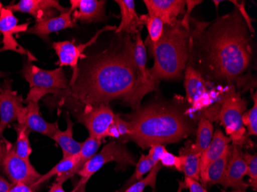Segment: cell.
Masks as SVG:
<instances>
[{"label": "cell", "instance_id": "obj_41", "mask_svg": "<svg viewBox=\"0 0 257 192\" xmlns=\"http://www.w3.org/2000/svg\"><path fill=\"white\" fill-rule=\"evenodd\" d=\"M7 141L5 138H3L2 141H0V168L2 167L4 158L7 154Z\"/></svg>", "mask_w": 257, "mask_h": 192}, {"label": "cell", "instance_id": "obj_17", "mask_svg": "<svg viewBox=\"0 0 257 192\" xmlns=\"http://www.w3.org/2000/svg\"><path fill=\"white\" fill-rule=\"evenodd\" d=\"M17 121L25 125L30 131H34L46 136L52 137L59 129L58 122L50 123L41 116L38 102H29L27 106L20 108L17 114Z\"/></svg>", "mask_w": 257, "mask_h": 192}, {"label": "cell", "instance_id": "obj_22", "mask_svg": "<svg viewBox=\"0 0 257 192\" xmlns=\"http://www.w3.org/2000/svg\"><path fill=\"white\" fill-rule=\"evenodd\" d=\"M230 139L219 128L214 131L211 142L200 157V174L210 163L225 154L230 146Z\"/></svg>", "mask_w": 257, "mask_h": 192}, {"label": "cell", "instance_id": "obj_11", "mask_svg": "<svg viewBox=\"0 0 257 192\" xmlns=\"http://www.w3.org/2000/svg\"><path fill=\"white\" fill-rule=\"evenodd\" d=\"M134 59L137 66L138 79L137 88L128 105L134 110H137L141 107V101L149 92L155 90L157 84L154 83L149 76L147 68V54L145 43L143 41L140 33L134 37Z\"/></svg>", "mask_w": 257, "mask_h": 192}, {"label": "cell", "instance_id": "obj_31", "mask_svg": "<svg viewBox=\"0 0 257 192\" xmlns=\"http://www.w3.org/2000/svg\"><path fill=\"white\" fill-rule=\"evenodd\" d=\"M162 168L160 162L148 173L145 177H143L140 181L134 183L125 189L124 192H144L147 186L152 187L154 192L156 191V183H157V174Z\"/></svg>", "mask_w": 257, "mask_h": 192}, {"label": "cell", "instance_id": "obj_8", "mask_svg": "<svg viewBox=\"0 0 257 192\" xmlns=\"http://www.w3.org/2000/svg\"><path fill=\"white\" fill-rule=\"evenodd\" d=\"M185 89L186 100L191 105L189 112H194L207 108L218 97L217 92L209 89V82L189 62L185 70Z\"/></svg>", "mask_w": 257, "mask_h": 192}, {"label": "cell", "instance_id": "obj_42", "mask_svg": "<svg viewBox=\"0 0 257 192\" xmlns=\"http://www.w3.org/2000/svg\"><path fill=\"white\" fill-rule=\"evenodd\" d=\"M49 192H68L66 191V190L63 189V184L60 182H57V181H56V182L53 183V184H52L51 187H50V190H49ZM69 192H76V187H75L74 189H73V190H71V191Z\"/></svg>", "mask_w": 257, "mask_h": 192}, {"label": "cell", "instance_id": "obj_16", "mask_svg": "<svg viewBox=\"0 0 257 192\" xmlns=\"http://www.w3.org/2000/svg\"><path fill=\"white\" fill-rule=\"evenodd\" d=\"M23 102L25 101L23 95L13 90L12 81L6 79L0 92V139L4 138L3 134L8 125L17 120V114Z\"/></svg>", "mask_w": 257, "mask_h": 192}, {"label": "cell", "instance_id": "obj_9", "mask_svg": "<svg viewBox=\"0 0 257 192\" xmlns=\"http://www.w3.org/2000/svg\"><path fill=\"white\" fill-rule=\"evenodd\" d=\"M115 26H106L105 28L98 30L89 42L84 44H75V41H60L55 42L52 45L53 50L56 52L59 60L56 63V65L63 67V66H69L73 70L71 79L69 81V86L74 83L77 77L78 69H79V59H86L87 56L85 55L84 51L86 48L92 46L97 40L98 37L102 34L103 32L111 31V30H116Z\"/></svg>", "mask_w": 257, "mask_h": 192}, {"label": "cell", "instance_id": "obj_3", "mask_svg": "<svg viewBox=\"0 0 257 192\" xmlns=\"http://www.w3.org/2000/svg\"><path fill=\"white\" fill-rule=\"evenodd\" d=\"M131 133L124 143L132 141L140 148L171 144L187 138L194 130L191 120L177 106L152 104L127 115Z\"/></svg>", "mask_w": 257, "mask_h": 192}, {"label": "cell", "instance_id": "obj_19", "mask_svg": "<svg viewBox=\"0 0 257 192\" xmlns=\"http://www.w3.org/2000/svg\"><path fill=\"white\" fill-rule=\"evenodd\" d=\"M70 11L72 19L76 23H91L102 22L105 20V6L104 0H70Z\"/></svg>", "mask_w": 257, "mask_h": 192}, {"label": "cell", "instance_id": "obj_6", "mask_svg": "<svg viewBox=\"0 0 257 192\" xmlns=\"http://www.w3.org/2000/svg\"><path fill=\"white\" fill-rule=\"evenodd\" d=\"M246 107V101L241 98L234 88L229 89L223 95L219 118L232 145H247V134L242 119Z\"/></svg>", "mask_w": 257, "mask_h": 192}, {"label": "cell", "instance_id": "obj_47", "mask_svg": "<svg viewBox=\"0 0 257 192\" xmlns=\"http://www.w3.org/2000/svg\"><path fill=\"white\" fill-rule=\"evenodd\" d=\"M3 8H4V7H3V4L0 2V10H2Z\"/></svg>", "mask_w": 257, "mask_h": 192}, {"label": "cell", "instance_id": "obj_24", "mask_svg": "<svg viewBox=\"0 0 257 192\" xmlns=\"http://www.w3.org/2000/svg\"><path fill=\"white\" fill-rule=\"evenodd\" d=\"M66 120L67 123L66 129L65 131H61L59 128L51 138L61 148L63 151V158L78 154L80 151L82 144H83V142H78L73 138L74 123L72 122L71 118L68 113L66 114Z\"/></svg>", "mask_w": 257, "mask_h": 192}, {"label": "cell", "instance_id": "obj_27", "mask_svg": "<svg viewBox=\"0 0 257 192\" xmlns=\"http://www.w3.org/2000/svg\"><path fill=\"white\" fill-rule=\"evenodd\" d=\"M213 133V124L209 118L202 115L198 122L196 142L193 143L195 151L200 156L206 151L211 142Z\"/></svg>", "mask_w": 257, "mask_h": 192}, {"label": "cell", "instance_id": "obj_45", "mask_svg": "<svg viewBox=\"0 0 257 192\" xmlns=\"http://www.w3.org/2000/svg\"><path fill=\"white\" fill-rule=\"evenodd\" d=\"M184 188H186L184 181H179V187L177 192H182Z\"/></svg>", "mask_w": 257, "mask_h": 192}, {"label": "cell", "instance_id": "obj_33", "mask_svg": "<svg viewBox=\"0 0 257 192\" xmlns=\"http://www.w3.org/2000/svg\"><path fill=\"white\" fill-rule=\"evenodd\" d=\"M253 106L247 112L242 114V124L247 128V134L249 135H257V95L256 92L252 95Z\"/></svg>", "mask_w": 257, "mask_h": 192}, {"label": "cell", "instance_id": "obj_37", "mask_svg": "<svg viewBox=\"0 0 257 192\" xmlns=\"http://www.w3.org/2000/svg\"><path fill=\"white\" fill-rule=\"evenodd\" d=\"M231 2L235 4L236 8L239 10V14H240L241 17H242L245 23H246L249 32H250L251 33H254V29L253 27H252V21H251L250 17L248 15L247 12H246V9H245V4H244V2L238 3L237 1H231Z\"/></svg>", "mask_w": 257, "mask_h": 192}, {"label": "cell", "instance_id": "obj_21", "mask_svg": "<svg viewBox=\"0 0 257 192\" xmlns=\"http://www.w3.org/2000/svg\"><path fill=\"white\" fill-rule=\"evenodd\" d=\"M115 3L119 6L121 13L120 24L116 27L115 34L123 33L134 38L144 27L136 11L135 2L134 0H115Z\"/></svg>", "mask_w": 257, "mask_h": 192}, {"label": "cell", "instance_id": "obj_1", "mask_svg": "<svg viewBox=\"0 0 257 192\" xmlns=\"http://www.w3.org/2000/svg\"><path fill=\"white\" fill-rule=\"evenodd\" d=\"M83 60L66 96L85 106L109 105L115 99L128 105L138 79L132 37L116 34L106 50Z\"/></svg>", "mask_w": 257, "mask_h": 192}, {"label": "cell", "instance_id": "obj_2", "mask_svg": "<svg viewBox=\"0 0 257 192\" xmlns=\"http://www.w3.org/2000/svg\"><path fill=\"white\" fill-rule=\"evenodd\" d=\"M250 33L236 8L212 24L198 23L191 33V46L198 51L194 69L210 80L234 82L252 60Z\"/></svg>", "mask_w": 257, "mask_h": 192}, {"label": "cell", "instance_id": "obj_12", "mask_svg": "<svg viewBox=\"0 0 257 192\" xmlns=\"http://www.w3.org/2000/svg\"><path fill=\"white\" fill-rule=\"evenodd\" d=\"M76 116L78 121L87 128L89 136L102 141L113 122L115 114L109 105L102 104L96 106H85L83 111L76 112Z\"/></svg>", "mask_w": 257, "mask_h": 192}, {"label": "cell", "instance_id": "obj_25", "mask_svg": "<svg viewBox=\"0 0 257 192\" xmlns=\"http://www.w3.org/2000/svg\"><path fill=\"white\" fill-rule=\"evenodd\" d=\"M101 144H102V140L89 136V138L86 141H83V144H82V148H81L80 151L79 152V161H78L76 167L69 172L57 176L56 181L63 184L65 181H67L68 179L71 178V177H74L76 174H77L79 171L83 168V166L86 164V163L89 161L96 154Z\"/></svg>", "mask_w": 257, "mask_h": 192}, {"label": "cell", "instance_id": "obj_20", "mask_svg": "<svg viewBox=\"0 0 257 192\" xmlns=\"http://www.w3.org/2000/svg\"><path fill=\"white\" fill-rule=\"evenodd\" d=\"M74 27H76V24L72 19V12L69 9L66 13L60 14L53 18L37 22L33 27L28 29L26 33L37 35L42 40L48 42L49 36L52 33H58L66 29Z\"/></svg>", "mask_w": 257, "mask_h": 192}, {"label": "cell", "instance_id": "obj_4", "mask_svg": "<svg viewBox=\"0 0 257 192\" xmlns=\"http://www.w3.org/2000/svg\"><path fill=\"white\" fill-rule=\"evenodd\" d=\"M191 43V30L181 20L166 26L157 43H147L154 59V66L148 69L150 79L157 84L162 79L180 77L188 63Z\"/></svg>", "mask_w": 257, "mask_h": 192}, {"label": "cell", "instance_id": "obj_14", "mask_svg": "<svg viewBox=\"0 0 257 192\" xmlns=\"http://www.w3.org/2000/svg\"><path fill=\"white\" fill-rule=\"evenodd\" d=\"M246 174L247 166L244 159V153L240 146L232 145L226 174L220 184L226 189L230 187L236 191L244 192L249 187L243 180Z\"/></svg>", "mask_w": 257, "mask_h": 192}, {"label": "cell", "instance_id": "obj_7", "mask_svg": "<svg viewBox=\"0 0 257 192\" xmlns=\"http://www.w3.org/2000/svg\"><path fill=\"white\" fill-rule=\"evenodd\" d=\"M109 162L116 163L117 168L122 170L125 169L128 166L137 164L135 157L127 149L125 144L122 141L112 140L87 161L79 171L77 174L80 176L79 182L80 184H87L89 178L95 173Z\"/></svg>", "mask_w": 257, "mask_h": 192}, {"label": "cell", "instance_id": "obj_30", "mask_svg": "<svg viewBox=\"0 0 257 192\" xmlns=\"http://www.w3.org/2000/svg\"><path fill=\"white\" fill-rule=\"evenodd\" d=\"M144 25L146 26L148 31L149 36L146 40L147 43H156L160 40L164 31V23L160 19L154 16L144 14L140 16Z\"/></svg>", "mask_w": 257, "mask_h": 192}, {"label": "cell", "instance_id": "obj_29", "mask_svg": "<svg viewBox=\"0 0 257 192\" xmlns=\"http://www.w3.org/2000/svg\"><path fill=\"white\" fill-rule=\"evenodd\" d=\"M14 125L17 135V141L14 145L16 153L20 158L30 161V154L33 152L29 138L31 131L25 125L19 123Z\"/></svg>", "mask_w": 257, "mask_h": 192}, {"label": "cell", "instance_id": "obj_32", "mask_svg": "<svg viewBox=\"0 0 257 192\" xmlns=\"http://www.w3.org/2000/svg\"><path fill=\"white\" fill-rule=\"evenodd\" d=\"M155 166V164L152 162L148 155L143 154L139 159L138 162L136 164L135 172L133 174L132 177L128 179V181L125 185V187H128L134 183L141 180L144 176L146 174H148Z\"/></svg>", "mask_w": 257, "mask_h": 192}, {"label": "cell", "instance_id": "obj_40", "mask_svg": "<svg viewBox=\"0 0 257 192\" xmlns=\"http://www.w3.org/2000/svg\"><path fill=\"white\" fill-rule=\"evenodd\" d=\"M186 1V14H185L184 17L190 18V14L193 11V9L195 7L201 4L202 1H193V0H185Z\"/></svg>", "mask_w": 257, "mask_h": 192}, {"label": "cell", "instance_id": "obj_36", "mask_svg": "<svg viewBox=\"0 0 257 192\" xmlns=\"http://www.w3.org/2000/svg\"><path fill=\"white\" fill-rule=\"evenodd\" d=\"M165 146L160 144H157V145H152L150 147V151H149L148 155L150 159L151 160L152 162L154 163L155 165L159 164L163 157V154L167 152Z\"/></svg>", "mask_w": 257, "mask_h": 192}, {"label": "cell", "instance_id": "obj_18", "mask_svg": "<svg viewBox=\"0 0 257 192\" xmlns=\"http://www.w3.org/2000/svg\"><path fill=\"white\" fill-rule=\"evenodd\" d=\"M144 3L149 15L158 17L166 26L174 25L179 16L186 14L184 0H144Z\"/></svg>", "mask_w": 257, "mask_h": 192}, {"label": "cell", "instance_id": "obj_44", "mask_svg": "<svg viewBox=\"0 0 257 192\" xmlns=\"http://www.w3.org/2000/svg\"><path fill=\"white\" fill-rule=\"evenodd\" d=\"M86 184H80V183L78 181V182H76V185H75L76 192H86Z\"/></svg>", "mask_w": 257, "mask_h": 192}, {"label": "cell", "instance_id": "obj_26", "mask_svg": "<svg viewBox=\"0 0 257 192\" xmlns=\"http://www.w3.org/2000/svg\"><path fill=\"white\" fill-rule=\"evenodd\" d=\"M182 159L181 171L185 177H190L199 181L200 174V157L193 148V143H187V145L180 151Z\"/></svg>", "mask_w": 257, "mask_h": 192}, {"label": "cell", "instance_id": "obj_13", "mask_svg": "<svg viewBox=\"0 0 257 192\" xmlns=\"http://www.w3.org/2000/svg\"><path fill=\"white\" fill-rule=\"evenodd\" d=\"M18 19L14 15V13L7 7L0 10V34L3 35V46L0 49V52L10 50L27 56L31 62L37 60L30 52L20 46L14 38V34L27 32L29 29L30 23L18 25Z\"/></svg>", "mask_w": 257, "mask_h": 192}, {"label": "cell", "instance_id": "obj_5", "mask_svg": "<svg viewBox=\"0 0 257 192\" xmlns=\"http://www.w3.org/2000/svg\"><path fill=\"white\" fill-rule=\"evenodd\" d=\"M30 84V92L26 102H39L47 94L66 95L70 89L69 82L61 67L53 70H44L32 64L30 59L23 63L21 72Z\"/></svg>", "mask_w": 257, "mask_h": 192}, {"label": "cell", "instance_id": "obj_35", "mask_svg": "<svg viewBox=\"0 0 257 192\" xmlns=\"http://www.w3.org/2000/svg\"><path fill=\"white\" fill-rule=\"evenodd\" d=\"M160 164L162 166L167 167H174L177 171H181L182 159L180 156H176L172 153L167 152L163 154L161 159H160Z\"/></svg>", "mask_w": 257, "mask_h": 192}, {"label": "cell", "instance_id": "obj_48", "mask_svg": "<svg viewBox=\"0 0 257 192\" xmlns=\"http://www.w3.org/2000/svg\"><path fill=\"white\" fill-rule=\"evenodd\" d=\"M1 90H2V88L0 87V92H1Z\"/></svg>", "mask_w": 257, "mask_h": 192}, {"label": "cell", "instance_id": "obj_46", "mask_svg": "<svg viewBox=\"0 0 257 192\" xmlns=\"http://www.w3.org/2000/svg\"><path fill=\"white\" fill-rule=\"evenodd\" d=\"M1 49V48H0ZM4 76V73H3L1 71H0V78L3 77Z\"/></svg>", "mask_w": 257, "mask_h": 192}, {"label": "cell", "instance_id": "obj_39", "mask_svg": "<svg viewBox=\"0 0 257 192\" xmlns=\"http://www.w3.org/2000/svg\"><path fill=\"white\" fill-rule=\"evenodd\" d=\"M37 188L34 185L25 184V183H17L11 184L9 192H36Z\"/></svg>", "mask_w": 257, "mask_h": 192}, {"label": "cell", "instance_id": "obj_38", "mask_svg": "<svg viewBox=\"0 0 257 192\" xmlns=\"http://www.w3.org/2000/svg\"><path fill=\"white\" fill-rule=\"evenodd\" d=\"M184 182L186 188H188L190 192H206L205 187L194 179L185 177Z\"/></svg>", "mask_w": 257, "mask_h": 192}, {"label": "cell", "instance_id": "obj_34", "mask_svg": "<svg viewBox=\"0 0 257 192\" xmlns=\"http://www.w3.org/2000/svg\"><path fill=\"white\" fill-rule=\"evenodd\" d=\"M244 159L247 166V175L249 181L248 184L249 187L256 190L257 187V156L256 154H250L249 153L244 154Z\"/></svg>", "mask_w": 257, "mask_h": 192}, {"label": "cell", "instance_id": "obj_23", "mask_svg": "<svg viewBox=\"0 0 257 192\" xmlns=\"http://www.w3.org/2000/svg\"><path fill=\"white\" fill-rule=\"evenodd\" d=\"M231 154V146L220 158L210 163L200 175L203 187H212L221 184L226 174L228 161Z\"/></svg>", "mask_w": 257, "mask_h": 192}, {"label": "cell", "instance_id": "obj_28", "mask_svg": "<svg viewBox=\"0 0 257 192\" xmlns=\"http://www.w3.org/2000/svg\"><path fill=\"white\" fill-rule=\"evenodd\" d=\"M79 159V153L74 155L69 156L67 158H63L60 162H58L51 170L41 175L38 181L35 183V187L38 188L43 183L50 180L54 176H60L62 174L69 172L73 168L76 167Z\"/></svg>", "mask_w": 257, "mask_h": 192}, {"label": "cell", "instance_id": "obj_15", "mask_svg": "<svg viewBox=\"0 0 257 192\" xmlns=\"http://www.w3.org/2000/svg\"><path fill=\"white\" fill-rule=\"evenodd\" d=\"M14 12L28 14L37 22L44 21L56 17L58 12L66 13L69 9L60 5L58 0H21L16 4L7 7Z\"/></svg>", "mask_w": 257, "mask_h": 192}, {"label": "cell", "instance_id": "obj_10", "mask_svg": "<svg viewBox=\"0 0 257 192\" xmlns=\"http://www.w3.org/2000/svg\"><path fill=\"white\" fill-rule=\"evenodd\" d=\"M7 154L1 168L11 181V184L25 183L34 185L42 174L36 170L30 161L17 155L14 145L10 141H7Z\"/></svg>", "mask_w": 257, "mask_h": 192}, {"label": "cell", "instance_id": "obj_43", "mask_svg": "<svg viewBox=\"0 0 257 192\" xmlns=\"http://www.w3.org/2000/svg\"><path fill=\"white\" fill-rule=\"evenodd\" d=\"M11 184L8 182L2 175H0V192H9Z\"/></svg>", "mask_w": 257, "mask_h": 192}]
</instances>
